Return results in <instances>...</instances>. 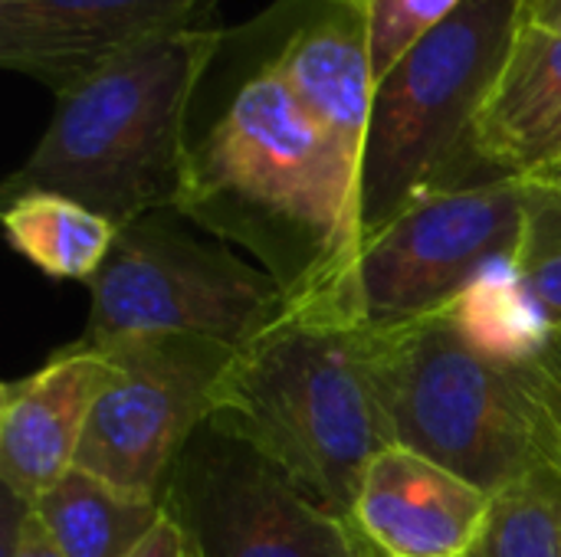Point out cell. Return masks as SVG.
<instances>
[{"mask_svg": "<svg viewBox=\"0 0 561 557\" xmlns=\"http://www.w3.org/2000/svg\"><path fill=\"white\" fill-rule=\"evenodd\" d=\"M201 92L210 95V121L191 135L174 210L217 240L250 246L286 292L302 279L345 292L362 250V177L243 23L220 33Z\"/></svg>", "mask_w": 561, "mask_h": 557, "instance_id": "6da1fadb", "label": "cell"}, {"mask_svg": "<svg viewBox=\"0 0 561 557\" xmlns=\"http://www.w3.org/2000/svg\"><path fill=\"white\" fill-rule=\"evenodd\" d=\"M207 427L352 522L368 463L394 443L368 378L365 328L335 282H296L283 312L233 348Z\"/></svg>", "mask_w": 561, "mask_h": 557, "instance_id": "7a4b0ae2", "label": "cell"}, {"mask_svg": "<svg viewBox=\"0 0 561 557\" xmlns=\"http://www.w3.org/2000/svg\"><path fill=\"white\" fill-rule=\"evenodd\" d=\"M365 364L391 443L490 496L552 466L526 332L500 325L480 292L398 328H365Z\"/></svg>", "mask_w": 561, "mask_h": 557, "instance_id": "3957f363", "label": "cell"}, {"mask_svg": "<svg viewBox=\"0 0 561 557\" xmlns=\"http://www.w3.org/2000/svg\"><path fill=\"white\" fill-rule=\"evenodd\" d=\"M220 33L187 26L158 36L56 95L46 131L3 194H62L118 230L174 210L187 177L194 102Z\"/></svg>", "mask_w": 561, "mask_h": 557, "instance_id": "277c9868", "label": "cell"}, {"mask_svg": "<svg viewBox=\"0 0 561 557\" xmlns=\"http://www.w3.org/2000/svg\"><path fill=\"white\" fill-rule=\"evenodd\" d=\"M519 20L523 0H470L378 79L362 243L427 194L506 177L483 161L477 128Z\"/></svg>", "mask_w": 561, "mask_h": 557, "instance_id": "5b68a950", "label": "cell"}, {"mask_svg": "<svg viewBox=\"0 0 561 557\" xmlns=\"http://www.w3.org/2000/svg\"><path fill=\"white\" fill-rule=\"evenodd\" d=\"M184 223L178 210H158L118 230L89 282L85 341L191 335L240 348L283 312L286 289L270 269L243 263L217 236H194Z\"/></svg>", "mask_w": 561, "mask_h": 557, "instance_id": "8992f818", "label": "cell"}, {"mask_svg": "<svg viewBox=\"0 0 561 557\" xmlns=\"http://www.w3.org/2000/svg\"><path fill=\"white\" fill-rule=\"evenodd\" d=\"M529 181L506 174L421 197L362 243L345 309L362 328L437 315L503 276L523 243Z\"/></svg>", "mask_w": 561, "mask_h": 557, "instance_id": "52a82bcc", "label": "cell"}, {"mask_svg": "<svg viewBox=\"0 0 561 557\" xmlns=\"http://www.w3.org/2000/svg\"><path fill=\"white\" fill-rule=\"evenodd\" d=\"M191 557H381L250 446L201 427L161 486Z\"/></svg>", "mask_w": 561, "mask_h": 557, "instance_id": "ba28073f", "label": "cell"}, {"mask_svg": "<svg viewBox=\"0 0 561 557\" xmlns=\"http://www.w3.org/2000/svg\"><path fill=\"white\" fill-rule=\"evenodd\" d=\"M105 348L122 378L99 401L76 466L125 492L161 499L181 450L214 414L233 348L191 335H131Z\"/></svg>", "mask_w": 561, "mask_h": 557, "instance_id": "9c48e42d", "label": "cell"}, {"mask_svg": "<svg viewBox=\"0 0 561 557\" xmlns=\"http://www.w3.org/2000/svg\"><path fill=\"white\" fill-rule=\"evenodd\" d=\"M243 26L335 154L362 177L378 85L368 10L352 0H273Z\"/></svg>", "mask_w": 561, "mask_h": 557, "instance_id": "30bf717a", "label": "cell"}, {"mask_svg": "<svg viewBox=\"0 0 561 557\" xmlns=\"http://www.w3.org/2000/svg\"><path fill=\"white\" fill-rule=\"evenodd\" d=\"M217 0H0V66L53 95L187 26Z\"/></svg>", "mask_w": 561, "mask_h": 557, "instance_id": "8fae6325", "label": "cell"}, {"mask_svg": "<svg viewBox=\"0 0 561 557\" xmlns=\"http://www.w3.org/2000/svg\"><path fill=\"white\" fill-rule=\"evenodd\" d=\"M118 378V358L79 338L0 387V479L10 499L36 506L76 466L85 427Z\"/></svg>", "mask_w": 561, "mask_h": 557, "instance_id": "7c38bea8", "label": "cell"}, {"mask_svg": "<svg viewBox=\"0 0 561 557\" xmlns=\"http://www.w3.org/2000/svg\"><path fill=\"white\" fill-rule=\"evenodd\" d=\"M493 496L408 450H381L358 486L352 525L381 557H470Z\"/></svg>", "mask_w": 561, "mask_h": 557, "instance_id": "4fadbf2b", "label": "cell"}, {"mask_svg": "<svg viewBox=\"0 0 561 557\" xmlns=\"http://www.w3.org/2000/svg\"><path fill=\"white\" fill-rule=\"evenodd\" d=\"M561 115V30L519 20L500 79L480 115L477 144L490 167L523 177Z\"/></svg>", "mask_w": 561, "mask_h": 557, "instance_id": "5bb4252c", "label": "cell"}, {"mask_svg": "<svg viewBox=\"0 0 561 557\" xmlns=\"http://www.w3.org/2000/svg\"><path fill=\"white\" fill-rule=\"evenodd\" d=\"M30 509L62 557H128L164 519L161 499L125 492L79 466Z\"/></svg>", "mask_w": 561, "mask_h": 557, "instance_id": "9a60e30c", "label": "cell"}, {"mask_svg": "<svg viewBox=\"0 0 561 557\" xmlns=\"http://www.w3.org/2000/svg\"><path fill=\"white\" fill-rule=\"evenodd\" d=\"M3 230L10 246L49 279L92 282L108 259L118 227L102 213L49 190L7 197Z\"/></svg>", "mask_w": 561, "mask_h": 557, "instance_id": "2e32d148", "label": "cell"}, {"mask_svg": "<svg viewBox=\"0 0 561 557\" xmlns=\"http://www.w3.org/2000/svg\"><path fill=\"white\" fill-rule=\"evenodd\" d=\"M529 181V177H526ZM529 217L510 269L480 295L493 318L513 332H561V194L529 181Z\"/></svg>", "mask_w": 561, "mask_h": 557, "instance_id": "e0dca14e", "label": "cell"}, {"mask_svg": "<svg viewBox=\"0 0 561 557\" xmlns=\"http://www.w3.org/2000/svg\"><path fill=\"white\" fill-rule=\"evenodd\" d=\"M470 557H561V473L546 466L493 496Z\"/></svg>", "mask_w": 561, "mask_h": 557, "instance_id": "ac0fdd59", "label": "cell"}, {"mask_svg": "<svg viewBox=\"0 0 561 557\" xmlns=\"http://www.w3.org/2000/svg\"><path fill=\"white\" fill-rule=\"evenodd\" d=\"M470 0H368V49L381 79L411 46L447 23Z\"/></svg>", "mask_w": 561, "mask_h": 557, "instance_id": "d6986e66", "label": "cell"}, {"mask_svg": "<svg viewBox=\"0 0 561 557\" xmlns=\"http://www.w3.org/2000/svg\"><path fill=\"white\" fill-rule=\"evenodd\" d=\"M526 351H529L536 394L542 404L549 463H552V469L561 473V332H552V335L526 332Z\"/></svg>", "mask_w": 561, "mask_h": 557, "instance_id": "ffe728a7", "label": "cell"}, {"mask_svg": "<svg viewBox=\"0 0 561 557\" xmlns=\"http://www.w3.org/2000/svg\"><path fill=\"white\" fill-rule=\"evenodd\" d=\"M3 557H62L49 535L43 532L36 512L7 496V529H3Z\"/></svg>", "mask_w": 561, "mask_h": 557, "instance_id": "44dd1931", "label": "cell"}, {"mask_svg": "<svg viewBox=\"0 0 561 557\" xmlns=\"http://www.w3.org/2000/svg\"><path fill=\"white\" fill-rule=\"evenodd\" d=\"M128 557H191V552H187V538H184L181 525L164 512L158 529Z\"/></svg>", "mask_w": 561, "mask_h": 557, "instance_id": "7402d4cb", "label": "cell"}, {"mask_svg": "<svg viewBox=\"0 0 561 557\" xmlns=\"http://www.w3.org/2000/svg\"><path fill=\"white\" fill-rule=\"evenodd\" d=\"M561 161V115L549 125V131L542 135V141L536 144V151H533V158H529V167H526V174L523 177H529V174H536V171H542V167H552V164H559Z\"/></svg>", "mask_w": 561, "mask_h": 557, "instance_id": "603a6c76", "label": "cell"}, {"mask_svg": "<svg viewBox=\"0 0 561 557\" xmlns=\"http://www.w3.org/2000/svg\"><path fill=\"white\" fill-rule=\"evenodd\" d=\"M523 20L561 30V0H523Z\"/></svg>", "mask_w": 561, "mask_h": 557, "instance_id": "cb8c5ba5", "label": "cell"}, {"mask_svg": "<svg viewBox=\"0 0 561 557\" xmlns=\"http://www.w3.org/2000/svg\"><path fill=\"white\" fill-rule=\"evenodd\" d=\"M529 181H539V184H546V187H552V190H559L561 194V161L559 164H552V167H542V171L529 174Z\"/></svg>", "mask_w": 561, "mask_h": 557, "instance_id": "d4e9b609", "label": "cell"}, {"mask_svg": "<svg viewBox=\"0 0 561 557\" xmlns=\"http://www.w3.org/2000/svg\"><path fill=\"white\" fill-rule=\"evenodd\" d=\"M352 3H358V7H365V10H368V0H352Z\"/></svg>", "mask_w": 561, "mask_h": 557, "instance_id": "484cf974", "label": "cell"}]
</instances>
